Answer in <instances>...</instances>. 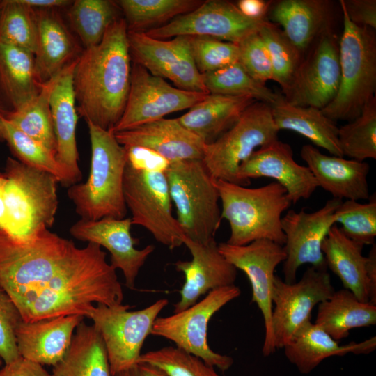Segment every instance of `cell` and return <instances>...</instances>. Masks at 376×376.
Masks as SVG:
<instances>
[{
	"instance_id": "obj_1",
	"label": "cell",
	"mask_w": 376,
	"mask_h": 376,
	"mask_svg": "<svg viewBox=\"0 0 376 376\" xmlns=\"http://www.w3.org/2000/svg\"><path fill=\"white\" fill-rule=\"evenodd\" d=\"M106 253L94 243L77 247L43 229L17 240L0 231V285L24 322L86 316L93 304H122L123 292Z\"/></svg>"
},
{
	"instance_id": "obj_2",
	"label": "cell",
	"mask_w": 376,
	"mask_h": 376,
	"mask_svg": "<svg viewBox=\"0 0 376 376\" xmlns=\"http://www.w3.org/2000/svg\"><path fill=\"white\" fill-rule=\"evenodd\" d=\"M127 31L123 17L116 20L98 45L84 49L73 71L78 115L108 131L120 119L130 91Z\"/></svg>"
},
{
	"instance_id": "obj_3",
	"label": "cell",
	"mask_w": 376,
	"mask_h": 376,
	"mask_svg": "<svg viewBox=\"0 0 376 376\" xmlns=\"http://www.w3.org/2000/svg\"><path fill=\"white\" fill-rule=\"evenodd\" d=\"M86 125L91 150L89 175L86 182L68 187V196L81 219H123L127 209L123 194L125 148L109 131L89 122Z\"/></svg>"
},
{
	"instance_id": "obj_4",
	"label": "cell",
	"mask_w": 376,
	"mask_h": 376,
	"mask_svg": "<svg viewBox=\"0 0 376 376\" xmlns=\"http://www.w3.org/2000/svg\"><path fill=\"white\" fill-rule=\"evenodd\" d=\"M221 204V219L228 221L230 234L226 243L246 245L267 240L283 246L282 214L292 203L280 184L272 182L249 188L222 180H215Z\"/></svg>"
},
{
	"instance_id": "obj_5",
	"label": "cell",
	"mask_w": 376,
	"mask_h": 376,
	"mask_svg": "<svg viewBox=\"0 0 376 376\" xmlns=\"http://www.w3.org/2000/svg\"><path fill=\"white\" fill-rule=\"evenodd\" d=\"M4 174L6 234L25 241L51 228L58 206L59 180L11 157L6 159Z\"/></svg>"
},
{
	"instance_id": "obj_6",
	"label": "cell",
	"mask_w": 376,
	"mask_h": 376,
	"mask_svg": "<svg viewBox=\"0 0 376 376\" xmlns=\"http://www.w3.org/2000/svg\"><path fill=\"white\" fill-rule=\"evenodd\" d=\"M343 30L339 40L340 81L335 98L322 113L334 121H350L373 97L376 88L375 30L353 24L341 8Z\"/></svg>"
},
{
	"instance_id": "obj_7",
	"label": "cell",
	"mask_w": 376,
	"mask_h": 376,
	"mask_svg": "<svg viewBox=\"0 0 376 376\" xmlns=\"http://www.w3.org/2000/svg\"><path fill=\"white\" fill-rule=\"evenodd\" d=\"M176 219L184 235L194 242L214 240L221 221L215 180L202 159L170 162L165 171Z\"/></svg>"
},
{
	"instance_id": "obj_8",
	"label": "cell",
	"mask_w": 376,
	"mask_h": 376,
	"mask_svg": "<svg viewBox=\"0 0 376 376\" xmlns=\"http://www.w3.org/2000/svg\"><path fill=\"white\" fill-rule=\"evenodd\" d=\"M166 169L127 160L123 194L132 224L146 228L158 242L173 249L183 244L186 236L172 213Z\"/></svg>"
},
{
	"instance_id": "obj_9",
	"label": "cell",
	"mask_w": 376,
	"mask_h": 376,
	"mask_svg": "<svg viewBox=\"0 0 376 376\" xmlns=\"http://www.w3.org/2000/svg\"><path fill=\"white\" fill-rule=\"evenodd\" d=\"M279 132L270 105L255 101L228 131L205 145L202 160L214 179L241 185L240 165L256 148L278 139Z\"/></svg>"
},
{
	"instance_id": "obj_10",
	"label": "cell",
	"mask_w": 376,
	"mask_h": 376,
	"mask_svg": "<svg viewBox=\"0 0 376 376\" xmlns=\"http://www.w3.org/2000/svg\"><path fill=\"white\" fill-rule=\"evenodd\" d=\"M168 304V299H160L135 311L122 304L113 306L98 304L91 308L86 317L93 320L102 336L112 376L138 362L155 320Z\"/></svg>"
},
{
	"instance_id": "obj_11",
	"label": "cell",
	"mask_w": 376,
	"mask_h": 376,
	"mask_svg": "<svg viewBox=\"0 0 376 376\" xmlns=\"http://www.w3.org/2000/svg\"><path fill=\"white\" fill-rule=\"evenodd\" d=\"M240 294V288L235 285L212 290L202 300L182 311L158 317L150 335L169 340L175 347L214 368L226 371L233 364V359L215 352L210 347L207 340V324L217 312Z\"/></svg>"
},
{
	"instance_id": "obj_12",
	"label": "cell",
	"mask_w": 376,
	"mask_h": 376,
	"mask_svg": "<svg viewBox=\"0 0 376 376\" xmlns=\"http://www.w3.org/2000/svg\"><path fill=\"white\" fill-rule=\"evenodd\" d=\"M334 291L327 267L309 266L301 279L292 283L275 275L272 329L276 349H283L304 324L311 321L313 308Z\"/></svg>"
},
{
	"instance_id": "obj_13",
	"label": "cell",
	"mask_w": 376,
	"mask_h": 376,
	"mask_svg": "<svg viewBox=\"0 0 376 376\" xmlns=\"http://www.w3.org/2000/svg\"><path fill=\"white\" fill-rule=\"evenodd\" d=\"M310 47L281 94L291 104L322 109L335 98L340 86L339 42L329 28Z\"/></svg>"
},
{
	"instance_id": "obj_14",
	"label": "cell",
	"mask_w": 376,
	"mask_h": 376,
	"mask_svg": "<svg viewBox=\"0 0 376 376\" xmlns=\"http://www.w3.org/2000/svg\"><path fill=\"white\" fill-rule=\"evenodd\" d=\"M208 93L192 92L171 86L132 62L129 94L123 115L109 131H125L155 121L171 113L189 109Z\"/></svg>"
},
{
	"instance_id": "obj_15",
	"label": "cell",
	"mask_w": 376,
	"mask_h": 376,
	"mask_svg": "<svg viewBox=\"0 0 376 376\" xmlns=\"http://www.w3.org/2000/svg\"><path fill=\"white\" fill-rule=\"evenodd\" d=\"M218 249L230 263L246 275L251 283V301L260 309L265 325L262 352L264 357H269L276 350L272 329V292L275 269L286 258L283 246L270 240H258L243 246L221 242Z\"/></svg>"
},
{
	"instance_id": "obj_16",
	"label": "cell",
	"mask_w": 376,
	"mask_h": 376,
	"mask_svg": "<svg viewBox=\"0 0 376 376\" xmlns=\"http://www.w3.org/2000/svg\"><path fill=\"white\" fill-rule=\"evenodd\" d=\"M342 201L332 198L315 212L289 210L282 217L281 228L285 237L283 246L286 258L282 269L285 282H295L297 270L303 265L327 267L322 245L336 224L334 214Z\"/></svg>"
},
{
	"instance_id": "obj_17",
	"label": "cell",
	"mask_w": 376,
	"mask_h": 376,
	"mask_svg": "<svg viewBox=\"0 0 376 376\" xmlns=\"http://www.w3.org/2000/svg\"><path fill=\"white\" fill-rule=\"evenodd\" d=\"M127 39L132 62L155 76L171 80L178 88L209 93L193 59L188 36L166 41L128 31Z\"/></svg>"
},
{
	"instance_id": "obj_18",
	"label": "cell",
	"mask_w": 376,
	"mask_h": 376,
	"mask_svg": "<svg viewBox=\"0 0 376 376\" xmlns=\"http://www.w3.org/2000/svg\"><path fill=\"white\" fill-rule=\"evenodd\" d=\"M265 20L245 16L230 1L209 0L203 1L194 10L144 33L160 40L179 36H207L239 43L258 31Z\"/></svg>"
},
{
	"instance_id": "obj_19",
	"label": "cell",
	"mask_w": 376,
	"mask_h": 376,
	"mask_svg": "<svg viewBox=\"0 0 376 376\" xmlns=\"http://www.w3.org/2000/svg\"><path fill=\"white\" fill-rule=\"evenodd\" d=\"M258 178L274 179L285 189L292 203L308 199L319 187L310 169L294 159L291 146L279 139L256 149L240 165L241 185L246 187Z\"/></svg>"
},
{
	"instance_id": "obj_20",
	"label": "cell",
	"mask_w": 376,
	"mask_h": 376,
	"mask_svg": "<svg viewBox=\"0 0 376 376\" xmlns=\"http://www.w3.org/2000/svg\"><path fill=\"white\" fill-rule=\"evenodd\" d=\"M130 218L105 217L95 221L80 219L70 228L75 239L103 246L111 254V265L122 271L125 285L134 289L140 269L154 251L152 245L135 248L138 240L131 235Z\"/></svg>"
},
{
	"instance_id": "obj_21",
	"label": "cell",
	"mask_w": 376,
	"mask_h": 376,
	"mask_svg": "<svg viewBox=\"0 0 376 376\" xmlns=\"http://www.w3.org/2000/svg\"><path fill=\"white\" fill-rule=\"evenodd\" d=\"M183 244L189 250L191 260L174 264L176 270L185 276L180 299L173 306L174 313L190 307L207 292L234 285L237 278V269L219 252L215 240L201 244L185 237Z\"/></svg>"
},
{
	"instance_id": "obj_22",
	"label": "cell",
	"mask_w": 376,
	"mask_h": 376,
	"mask_svg": "<svg viewBox=\"0 0 376 376\" xmlns=\"http://www.w3.org/2000/svg\"><path fill=\"white\" fill-rule=\"evenodd\" d=\"M77 60L56 76L50 95V109L56 141V158L65 174L67 187L80 182L82 178L78 164L76 140L79 115L72 84Z\"/></svg>"
},
{
	"instance_id": "obj_23",
	"label": "cell",
	"mask_w": 376,
	"mask_h": 376,
	"mask_svg": "<svg viewBox=\"0 0 376 376\" xmlns=\"http://www.w3.org/2000/svg\"><path fill=\"white\" fill-rule=\"evenodd\" d=\"M300 157L318 187L329 192L332 198L357 201L369 198L370 166L367 162L327 155L310 144L301 147Z\"/></svg>"
},
{
	"instance_id": "obj_24",
	"label": "cell",
	"mask_w": 376,
	"mask_h": 376,
	"mask_svg": "<svg viewBox=\"0 0 376 376\" xmlns=\"http://www.w3.org/2000/svg\"><path fill=\"white\" fill-rule=\"evenodd\" d=\"M122 146L150 150L169 162L203 159L205 144L177 120L162 118L113 134Z\"/></svg>"
},
{
	"instance_id": "obj_25",
	"label": "cell",
	"mask_w": 376,
	"mask_h": 376,
	"mask_svg": "<svg viewBox=\"0 0 376 376\" xmlns=\"http://www.w3.org/2000/svg\"><path fill=\"white\" fill-rule=\"evenodd\" d=\"M33 10L37 24L35 69L39 81L45 84L75 61L84 48L65 23L60 9Z\"/></svg>"
},
{
	"instance_id": "obj_26",
	"label": "cell",
	"mask_w": 376,
	"mask_h": 376,
	"mask_svg": "<svg viewBox=\"0 0 376 376\" xmlns=\"http://www.w3.org/2000/svg\"><path fill=\"white\" fill-rule=\"evenodd\" d=\"M84 318L70 315L22 322L15 332L20 357L42 366H54L65 355L74 331Z\"/></svg>"
},
{
	"instance_id": "obj_27",
	"label": "cell",
	"mask_w": 376,
	"mask_h": 376,
	"mask_svg": "<svg viewBox=\"0 0 376 376\" xmlns=\"http://www.w3.org/2000/svg\"><path fill=\"white\" fill-rule=\"evenodd\" d=\"M269 22L280 25L302 54L329 28L330 2L326 0H281L272 2Z\"/></svg>"
},
{
	"instance_id": "obj_28",
	"label": "cell",
	"mask_w": 376,
	"mask_h": 376,
	"mask_svg": "<svg viewBox=\"0 0 376 376\" xmlns=\"http://www.w3.org/2000/svg\"><path fill=\"white\" fill-rule=\"evenodd\" d=\"M376 348V337L362 342L340 345L319 326L311 321L304 324L283 347L290 363L301 374L312 372L324 359L347 354H367Z\"/></svg>"
},
{
	"instance_id": "obj_29",
	"label": "cell",
	"mask_w": 376,
	"mask_h": 376,
	"mask_svg": "<svg viewBox=\"0 0 376 376\" xmlns=\"http://www.w3.org/2000/svg\"><path fill=\"white\" fill-rule=\"evenodd\" d=\"M255 101L249 96L208 93L177 120L208 145L228 131Z\"/></svg>"
},
{
	"instance_id": "obj_30",
	"label": "cell",
	"mask_w": 376,
	"mask_h": 376,
	"mask_svg": "<svg viewBox=\"0 0 376 376\" xmlns=\"http://www.w3.org/2000/svg\"><path fill=\"white\" fill-rule=\"evenodd\" d=\"M363 246L347 237L334 224L325 237L322 251L327 269L341 281L345 289L362 302H369V284L366 275L367 258Z\"/></svg>"
},
{
	"instance_id": "obj_31",
	"label": "cell",
	"mask_w": 376,
	"mask_h": 376,
	"mask_svg": "<svg viewBox=\"0 0 376 376\" xmlns=\"http://www.w3.org/2000/svg\"><path fill=\"white\" fill-rule=\"evenodd\" d=\"M270 107L279 131L288 130L297 132L331 155L343 157L338 138V127L321 109L291 104L282 94Z\"/></svg>"
},
{
	"instance_id": "obj_32",
	"label": "cell",
	"mask_w": 376,
	"mask_h": 376,
	"mask_svg": "<svg viewBox=\"0 0 376 376\" xmlns=\"http://www.w3.org/2000/svg\"><path fill=\"white\" fill-rule=\"evenodd\" d=\"M318 306L314 323L338 342L347 337L351 329L376 324V306L359 301L345 288L335 290Z\"/></svg>"
},
{
	"instance_id": "obj_33",
	"label": "cell",
	"mask_w": 376,
	"mask_h": 376,
	"mask_svg": "<svg viewBox=\"0 0 376 376\" xmlns=\"http://www.w3.org/2000/svg\"><path fill=\"white\" fill-rule=\"evenodd\" d=\"M34 54L27 50L0 42V89L12 110L23 107L41 91Z\"/></svg>"
},
{
	"instance_id": "obj_34",
	"label": "cell",
	"mask_w": 376,
	"mask_h": 376,
	"mask_svg": "<svg viewBox=\"0 0 376 376\" xmlns=\"http://www.w3.org/2000/svg\"><path fill=\"white\" fill-rule=\"evenodd\" d=\"M52 376H112L107 350L93 324L80 322L62 360L53 366Z\"/></svg>"
},
{
	"instance_id": "obj_35",
	"label": "cell",
	"mask_w": 376,
	"mask_h": 376,
	"mask_svg": "<svg viewBox=\"0 0 376 376\" xmlns=\"http://www.w3.org/2000/svg\"><path fill=\"white\" fill-rule=\"evenodd\" d=\"M115 1L75 0L67 8L70 27L88 49L98 45L109 27L120 16Z\"/></svg>"
},
{
	"instance_id": "obj_36",
	"label": "cell",
	"mask_w": 376,
	"mask_h": 376,
	"mask_svg": "<svg viewBox=\"0 0 376 376\" xmlns=\"http://www.w3.org/2000/svg\"><path fill=\"white\" fill-rule=\"evenodd\" d=\"M115 1L123 14L127 30L140 32H146L159 27L164 23L167 24L175 17L194 10L203 2L197 0Z\"/></svg>"
},
{
	"instance_id": "obj_37",
	"label": "cell",
	"mask_w": 376,
	"mask_h": 376,
	"mask_svg": "<svg viewBox=\"0 0 376 376\" xmlns=\"http://www.w3.org/2000/svg\"><path fill=\"white\" fill-rule=\"evenodd\" d=\"M56 76L43 84L41 91L32 100L19 109L8 111L5 118L24 134L44 144L55 155L56 141L50 95Z\"/></svg>"
},
{
	"instance_id": "obj_38",
	"label": "cell",
	"mask_w": 376,
	"mask_h": 376,
	"mask_svg": "<svg viewBox=\"0 0 376 376\" xmlns=\"http://www.w3.org/2000/svg\"><path fill=\"white\" fill-rule=\"evenodd\" d=\"M203 77L207 92L212 94L249 96L269 105L281 95L255 80L239 61L203 74Z\"/></svg>"
},
{
	"instance_id": "obj_39",
	"label": "cell",
	"mask_w": 376,
	"mask_h": 376,
	"mask_svg": "<svg viewBox=\"0 0 376 376\" xmlns=\"http://www.w3.org/2000/svg\"><path fill=\"white\" fill-rule=\"evenodd\" d=\"M338 138L343 156L359 162L376 159V97L360 114L338 127Z\"/></svg>"
},
{
	"instance_id": "obj_40",
	"label": "cell",
	"mask_w": 376,
	"mask_h": 376,
	"mask_svg": "<svg viewBox=\"0 0 376 376\" xmlns=\"http://www.w3.org/2000/svg\"><path fill=\"white\" fill-rule=\"evenodd\" d=\"M0 42L35 54L37 46L35 13L21 0H2L0 9Z\"/></svg>"
},
{
	"instance_id": "obj_41",
	"label": "cell",
	"mask_w": 376,
	"mask_h": 376,
	"mask_svg": "<svg viewBox=\"0 0 376 376\" xmlns=\"http://www.w3.org/2000/svg\"><path fill=\"white\" fill-rule=\"evenodd\" d=\"M3 138L13 156L19 162L55 175L64 187L65 174L55 154L42 143L27 136L8 120H3Z\"/></svg>"
},
{
	"instance_id": "obj_42",
	"label": "cell",
	"mask_w": 376,
	"mask_h": 376,
	"mask_svg": "<svg viewBox=\"0 0 376 376\" xmlns=\"http://www.w3.org/2000/svg\"><path fill=\"white\" fill-rule=\"evenodd\" d=\"M268 51L273 81L279 84L282 92L289 85L301 62V52L290 42L278 25L266 19L258 29Z\"/></svg>"
},
{
	"instance_id": "obj_43",
	"label": "cell",
	"mask_w": 376,
	"mask_h": 376,
	"mask_svg": "<svg viewBox=\"0 0 376 376\" xmlns=\"http://www.w3.org/2000/svg\"><path fill=\"white\" fill-rule=\"evenodd\" d=\"M336 224L339 223L343 233L352 240L363 245H372L376 237V195L370 196L368 201H342L335 214Z\"/></svg>"
},
{
	"instance_id": "obj_44",
	"label": "cell",
	"mask_w": 376,
	"mask_h": 376,
	"mask_svg": "<svg viewBox=\"0 0 376 376\" xmlns=\"http://www.w3.org/2000/svg\"><path fill=\"white\" fill-rule=\"evenodd\" d=\"M138 362L156 366L169 376H220L213 366L173 346L164 347L142 354Z\"/></svg>"
},
{
	"instance_id": "obj_45",
	"label": "cell",
	"mask_w": 376,
	"mask_h": 376,
	"mask_svg": "<svg viewBox=\"0 0 376 376\" xmlns=\"http://www.w3.org/2000/svg\"><path fill=\"white\" fill-rule=\"evenodd\" d=\"M191 53L201 74L239 61L237 43L207 36H189Z\"/></svg>"
},
{
	"instance_id": "obj_46",
	"label": "cell",
	"mask_w": 376,
	"mask_h": 376,
	"mask_svg": "<svg viewBox=\"0 0 376 376\" xmlns=\"http://www.w3.org/2000/svg\"><path fill=\"white\" fill-rule=\"evenodd\" d=\"M237 44L239 62L246 71L263 84H265L268 80H272L269 55L258 31L250 34Z\"/></svg>"
},
{
	"instance_id": "obj_47",
	"label": "cell",
	"mask_w": 376,
	"mask_h": 376,
	"mask_svg": "<svg viewBox=\"0 0 376 376\" xmlns=\"http://www.w3.org/2000/svg\"><path fill=\"white\" fill-rule=\"evenodd\" d=\"M22 322L23 319L18 308L0 285V357L5 364L21 357L15 332Z\"/></svg>"
},
{
	"instance_id": "obj_48",
	"label": "cell",
	"mask_w": 376,
	"mask_h": 376,
	"mask_svg": "<svg viewBox=\"0 0 376 376\" xmlns=\"http://www.w3.org/2000/svg\"><path fill=\"white\" fill-rule=\"evenodd\" d=\"M340 5L353 24L375 30V0H340Z\"/></svg>"
},
{
	"instance_id": "obj_49",
	"label": "cell",
	"mask_w": 376,
	"mask_h": 376,
	"mask_svg": "<svg viewBox=\"0 0 376 376\" xmlns=\"http://www.w3.org/2000/svg\"><path fill=\"white\" fill-rule=\"evenodd\" d=\"M0 376H52L42 365L19 357L5 364L0 369Z\"/></svg>"
},
{
	"instance_id": "obj_50",
	"label": "cell",
	"mask_w": 376,
	"mask_h": 376,
	"mask_svg": "<svg viewBox=\"0 0 376 376\" xmlns=\"http://www.w3.org/2000/svg\"><path fill=\"white\" fill-rule=\"evenodd\" d=\"M273 1L264 0H240L236 6L246 17L256 19H266Z\"/></svg>"
},
{
	"instance_id": "obj_51",
	"label": "cell",
	"mask_w": 376,
	"mask_h": 376,
	"mask_svg": "<svg viewBox=\"0 0 376 376\" xmlns=\"http://www.w3.org/2000/svg\"><path fill=\"white\" fill-rule=\"evenodd\" d=\"M366 261V275L369 284V303L376 306V244H372Z\"/></svg>"
},
{
	"instance_id": "obj_52",
	"label": "cell",
	"mask_w": 376,
	"mask_h": 376,
	"mask_svg": "<svg viewBox=\"0 0 376 376\" xmlns=\"http://www.w3.org/2000/svg\"><path fill=\"white\" fill-rule=\"evenodd\" d=\"M113 376H169L162 370L152 365L137 362L132 366L122 370Z\"/></svg>"
},
{
	"instance_id": "obj_53",
	"label": "cell",
	"mask_w": 376,
	"mask_h": 376,
	"mask_svg": "<svg viewBox=\"0 0 376 376\" xmlns=\"http://www.w3.org/2000/svg\"><path fill=\"white\" fill-rule=\"evenodd\" d=\"M33 10L67 8L72 2L69 0H21Z\"/></svg>"
},
{
	"instance_id": "obj_54",
	"label": "cell",
	"mask_w": 376,
	"mask_h": 376,
	"mask_svg": "<svg viewBox=\"0 0 376 376\" xmlns=\"http://www.w3.org/2000/svg\"><path fill=\"white\" fill-rule=\"evenodd\" d=\"M6 177L4 173H0V231L7 233V220L5 207V187Z\"/></svg>"
},
{
	"instance_id": "obj_55",
	"label": "cell",
	"mask_w": 376,
	"mask_h": 376,
	"mask_svg": "<svg viewBox=\"0 0 376 376\" xmlns=\"http://www.w3.org/2000/svg\"><path fill=\"white\" fill-rule=\"evenodd\" d=\"M11 108L0 89V142L4 141L3 120Z\"/></svg>"
},
{
	"instance_id": "obj_56",
	"label": "cell",
	"mask_w": 376,
	"mask_h": 376,
	"mask_svg": "<svg viewBox=\"0 0 376 376\" xmlns=\"http://www.w3.org/2000/svg\"><path fill=\"white\" fill-rule=\"evenodd\" d=\"M2 361H2L1 358L0 357V366H1V364H2Z\"/></svg>"
},
{
	"instance_id": "obj_57",
	"label": "cell",
	"mask_w": 376,
	"mask_h": 376,
	"mask_svg": "<svg viewBox=\"0 0 376 376\" xmlns=\"http://www.w3.org/2000/svg\"><path fill=\"white\" fill-rule=\"evenodd\" d=\"M1 4H2V0H0V9H1Z\"/></svg>"
}]
</instances>
